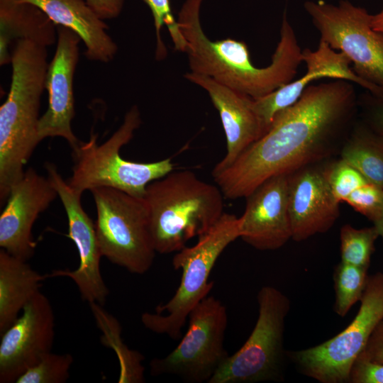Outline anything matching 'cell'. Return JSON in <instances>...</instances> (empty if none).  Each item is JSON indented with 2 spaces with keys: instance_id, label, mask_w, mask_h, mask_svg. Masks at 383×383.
<instances>
[{
  "instance_id": "28",
  "label": "cell",
  "mask_w": 383,
  "mask_h": 383,
  "mask_svg": "<svg viewBox=\"0 0 383 383\" xmlns=\"http://www.w3.org/2000/svg\"><path fill=\"white\" fill-rule=\"evenodd\" d=\"M323 166L324 174L332 194L339 203L368 183L365 177L350 164L339 158Z\"/></svg>"
},
{
  "instance_id": "22",
  "label": "cell",
  "mask_w": 383,
  "mask_h": 383,
  "mask_svg": "<svg viewBox=\"0 0 383 383\" xmlns=\"http://www.w3.org/2000/svg\"><path fill=\"white\" fill-rule=\"evenodd\" d=\"M45 275L27 261L0 250V334L19 317L25 306L38 292Z\"/></svg>"
},
{
  "instance_id": "18",
  "label": "cell",
  "mask_w": 383,
  "mask_h": 383,
  "mask_svg": "<svg viewBox=\"0 0 383 383\" xmlns=\"http://www.w3.org/2000/svg\"><path fill=\"white\" fill-rule=\"evenodd\" d=\"M184 77L203 88L218 111L226 138V153L212 172L222 170L266 133L254 109V99L205 75L191 72Z\"/></svg>"
},
{
  "instance_id": "13",
  "label": "cell",
  "mask_w": 383,
  "mask_h": 383,
  "mask_svg": "<svg viewBox=\"0 0 383 383\" xmlns=\"http://www.w3.org/2000/svg\"><path fill=\"white\" fill-rule=\"evenodd\" d=\"M54 338V311L48 298L40 291L16 321L1 334L0 382H16L51 352Z\"/></svg>"
},
{
  "instance_id": "26",
  "label": "cell",
  "mask_w": 383,
  "mask_h": 383,
  "mask_svg": "<svg viewBox=\"0 0 383 383\" xmlns=\"http://www.w3.org/2000/svg\"><path fill=\"white\" fill-rule=\"evenodd\" d=\"M379 237L374 226L355 228L349 224L343 225L340 231L341 261L369 269Z\"/></svg>"
},
{
  "instance_id": "11",
  "label": "cell",
  "mask_w": 383,
  "mask_h": 383,
  "mask_svg": "<svg viewBox=\"0 0 383 383\" xmlns=\"http://www.w3.org/2000/svg\"><path fill=\"white\" fill-rule=\"evenodd\" d=\"M187 321V331L177 347L165 357L151 360L150 374L209 383L229 356L224 348L226 308L219 299L208 296L190 312Z\"/></svg>"
},
{
  "instance_id": "6",
  "label": "cell",
  "mask_w": 383,
  "mask_h": 383,
  "mask_svg": "<svg viewBox=\"0 0 383 383\" xmlns=\"http://www.w3.org/2000/svg\"><path fill=\"white\" fill-rule=\"evenodd\" d=\"M141 123L140 112L134 105L106 141L98 145V135L95 133L91 134L87 142L80 141L72 149L74 164L67 184L81 194L87 189L106 187L143 198L148 184L172 172L174 165L171 158L135 162L120 155L121 148L131 141Z\"/></svg>"
},
{
  "instance_id": "17",
  "label": "cell",
  "mask_w": 383,
  "mask_h": 383,
  "mask_svg": "<svg viewBox=\"0 0 383 383\" xmlns=\"http://www.w3.org/2000/svg\"><path fill=\"white\" fill-rule=\"evenodd\" d=\"M339 204L329 188L323 166L314 164L289 174L292 239L300 242L329 231L339 217Z\"/></svg>"
},
{
  "instance_id": "36",
  "label": "cell",
  "mask_w": 383,
  "mask_h": 383,
  "mask_svg": "<svg viewBox=\"0 0 383 383\" xmlns=\"http://www.w3.org/2000/svg\"><path fill=\"white\" fill-rule=\"evenodd\" d=\"M372 223L373 226L376 228L379 236L382 238V240L383 242V207L379 216Z\"/></svg>"
},
{
  "instance_id": "9",
  "label": "cell",
  "mask_w": 383,
  "mask_h": 383,
  "mask_svg": "<svg viewBox=\"0 0 383 383\" xmlns=\"http://www.w3.org/2000/svg\"><path fill=\"white\" fill-rule=\"evenodd\" d=\"M360 302L355 318L340 333L318 345L288 354L302 374L321 383L349 382L354 361L383 320V272L368 276Z\"/></svg>"
},
{
  "instance_id": "12",
  "label": "cell",
  "mask_w": 383,
  "mask_h": 383,
  "mask_svg": "<svg viewBox=\"0 0 383 383\" xmlns=\"http://www.w3.org/2000/svg\"><path fill=\"white\" fill-rule=\"evenodd\" d=\"M48 177L55 188L65 210L68 221L67 236L74 243L79 257L75 270H58L45 274V278L66 277L77 285L83 300L104 306L109 290L100 269L101 253L94 223L83 209L81 193L64 180L53 163L47 162Z\"/></svg>"
},
{
  "instance_id": "20",
  "label": "cell",
  "mask_w": 383,
  "mask_h": 383,
  "mask_svg": "<svg viewBox=\"0 0 383 383\" xmlns=\"http://www.w3.org/2000/svg\"><path fill=\"white\" fill-rule=\"evenodd\" d=\"M39 7L56 26L75 32L85 45L89 60L111 61L118 47L109 35L108 25L84 0H20Z\"/></svg>"
},
{
  "instance_id": "3",
  "label": "cell",
  "mask_w": 383,
  "mask_h": 383,
  "mask_svg": "<svg viewBox=\"0 0 383 383\" xmlns=\"http://www.w3.org/2000/svg\"><path fill=\"white\" fill-rule=\"evenodd\" d=\"M47 47L21 39L11 48L10 89L0 107V204L23 177L38 144L40 97L48 67Z\"/></svg>"
},
{
  "instance_id": "2",
  "label": "cell",
  "mask_w": 383,
  "mask_h": 383,
  "mask_svg": "<svg viewBox=\"0 0 383 383\" xmlns=\"http://www.w3.org/2000/svg\"><path fill=\"white\" fill-rule=\"evenodd\" d=\"M203 0H187L177 23L186 43L192 72L205 75L254 99L291 82L303 62L295 31L284 13L280 39L265 67L254 65L247 45L231 38L212 41L201 26Z\"/></svg>"
},
{
  "instance_id": "34",
  "label": "cell",
  "mask_w": 383,
  "mask_h": 383,
  "mask_svg": "<svg viewBox=\"0 0 383 383\" xmlns=\"http://www.w3.org/2000/svg\"><path fill=\"white\" fill-rule=\"evenodd\" d=\"M87 4L102 19L116 18L121 12L124 0H84Z\"/></svg>"
},
{
  "instance_id": "14",
  "label": "cell",
  "mask_w": 383,
  "mask_h": 383,
  "mask_svg": "<svg viewBox=\"0 0 383 383\" xmlns=\"http://www.w3.org/2000/svg\"><path fill=\"white\" fill-rule=\"evenodd\" d=\"M58 196L47 177L33 168L25 170L11 188L0 216V247L10 255L28 261L35 252L33 226L39 214Z\"/></svg>"
},
{
  "instance_id": "16",
  "label": "cell",
  "mask_w": 383,
  "mask_h": 383,
  "mask_svg": "<svg viewBox=\"0 0 383 383\" xmlns=\"http://www.w3.org/2000/svg\"><path fill=\"white\" fill-rule=\"evenodd\" d=\"M289 174L270 178L246 199L240 238L258 250H275L292 238L289 213Z\"/></svg>"
},
{
  "instance_id": "30",
  "label": "cell",
  "mask_w": 383,
  "mask_h": 383,
  "mask_svg": "<svg viewBox=\"0 0 383 383\" xmlns=\"http://www.w3.org/2000/svg\"><path fill=\"white\" fill-rule=\"evenodd\" d=\"M345 202L373 223L383 207V189L368 182L353 192Z\"/></svg>"
},
{
  "instance_id": "19",
  "label": "cell",
  "mask_w": 383,
  "mask_h": 383,
  "mask_svg": "<svg viewBox=\"0 0 383 383\" xmlns=\"http://www.w3.org/2000/svg\"><path fill=\"white\" fill-rule=\"evenodd\" d=\"M302 59L306 66V72L303 76L265 96L254 99V109L266 132L275 116L293 105L313 81L332 78L355 83L365 89L370 88L368 82L355 73L350 67V61L343 53L333 50L322 40L315 50H303Z\"/></svg>"
},
{
  "instance_id": "23",
  "label": "cell",
  "mask_w": 383,
  "mask_h": 383,
  "mask_svg": "<svg viewBox=\"0 0 383 383\" xmlns=\"http://www.w3.org/2000/svg\"><path fill=\"white\" fill-rule=\"evenodd\" d=\"M340 157L369 183L383 189V135L356 120L340 150Z\"/></svg>"
},
{
  "instance_id": "1",
  "label": "cell",
  "mask_w": 383,
  "mask_h": 383,
  "mask_svg": "<svg viewBox=\"0 0 383 383\" xmlns=\"http://www.w3.org/2000/svg\"><path fill=\"white\" fill-rule=\"evenodd\" d=\"M352 82L309 84L279 112L268 131L228 167L212 172L224 198H245L270 178L323 162L337 152L357 120Z\"/></svg>"
},
{
  "instance_id": "31",
  "label": "cell",
  "mask_w": 383,
  "mask_h": 383,
  "mask_svg": "<svg viewBox=\"0 0 383 383\" xmlns=\"http://www.w3.org/2000/svg\"><path fill=\"white\" fill-rule=\"evenodd\" d=\"M358 112L361 120L383 135V96L366 91L358 96Z\"/></svg>"
},
{
  "instance_id": "25",
  "label": "cell",
  "mask_w": 383,
  "mask_h": 383,
  "mask_svg": "<svg viewBox=\"0 0 383 383\" xmlns=\"http://www.w3.org/2000/svg\"><path fill=\"white\" fill-rule=\"evenodd\" d=\"M368 269L340 261L334 268L333 279L335 291L333 309L344 317L360 301L364 293Z\"/></svg>"
},
{
  "instance_id": "10",
  "label": "cell",
  "mask_w": 383,
  "mask_h": 383,
  "mask_svg": "<svg viewBox=\"0 0 383 383\" xmlns=\"http://www.w3.org/2000/svg\"><path fill=\"white\" fill-rule=\"evenodd\" d=\"M304 9L320 40L343 53L361 79L383 89V33L372 28V15L348 0L306 1Z\"/></svg>"
},
{
  "instance_id": "4",
  "label": "cell",
  "mask_w": 383,
  "mask_h": 383,
  "mask_svg": "<svg viewBox=\"0 0 383 383\" xmlns=\"http://www.w3.org/2000/svg\"><path fill=\"white\" fill-rule=\"evenodd\" d=\"M223 195L189 170L171 172L148 184L146 203L156 252H177L223 214Z\"/></svg>"
},
{
  "instance_id": "33",
  "label": "cell",
  "mask_w": 383,
  "mask_h": 383,
  "mask_svg": "<svg viewBox=\"0 0 383 383\" xmlns=\"http://www.w3.org/2000/svg\"><path fill=\"white\" fill-rule=\"evenodd\" d=\"M360 355L371 362L383 364V320L371 334Z\"/></svg>"
},
{
  "instance_id": "32",
  "label": "cell",
  "mask_w": 383,
  "mask_h": 383,
  "mask_svg": "<svg viewBox=\"0 0 383 383\" xmlns=\"http://www.w3.org/2000/svg\"><path fill=\"white\" fill-rule=\"evenodd\" d=\"M349 382L383 383V364L371 362L360 354L352 365Z\"/></svg>"
},
{
  "instance_id": "21",
  "label": "cell",
  "mask_w": 383,
  "mask_h": 383,
  "mask_svg": "<svg viewBox=\"0 0 383 383\" xmlns=\"http://www.w3.org/2000/svg\"><path fill=\"white\" fill-rule=\"evenodd\" d=\"M26 39L45 47L57 43V26L37 6L20 0H0V65L11 63V48Z\"/></svg>"
},
{
  "instance_id": "5",
  "label": "cell",
  "mask_w": 383,
  "mask_h": 383,
  "mask_svg": "<svg viewBox=\"0 0 383 383\" xmlns=\"http://www.w3.org/2000/svg\"><path fill=\"white\" fill-rule=\"evenodd\" d=\"M240 218L223 213L197 243L177 252L172 259L175 270H181L179 285L165 304L156 306L154 313L141 316L143 326L158 334L178 339L190 312L209 296L214 283L210 274L218 258L234 240L240 238Z\"/></svg>"
},
{
  "instance_id": "35",
  "label": "cell",
  "mask_w": 383,
  "mask_h": 383,
  "mask_svg": "<svg viewBox=\"0 0 383 383\" xmlns=\"http://www.w3.org/2000/svg\"><path fill=\"white\" fill-rule=\"evenodd\" d=\"M371 25L373 29L383 33V9L377 14L372 15Z\"/></svg>"
},
{
  "instance_id": "7",
  "label": "cell",
  "mask_w": 383,
  "mask_h": 383,
  "mask_svg": "<svg viewBox=\"0 0 383 383\" xmlns=\"http://www.w3.org/2000/svg\"><path fill=\"white\" fill-rule=\"evenodd\" d=\"M90 192L96 205L94 226L102 256L131 273L148 272L156 251L144 198L106 187Z\"/></svg>"
},
{
  "instance_id": "24",
  "label": "cell",
  "mask_w": 383,
  "mask_h": 383,
  "mask_svg": "<svg viewBox=\"0 0 383 383\" xmlns=\"http://www.w3.org/2000/svg\"><path fill=\"white\" fill-rule=\"evenodd\" d=\"M90 308L103 335L101 342L111 348L117 355L120 364V383H140L144 381V357L130 350L121 338V328L118 321L97 303H90Z\"/></svg>"
},
{
  "instance_id": "29",
  "label": "cell",
  "mask_w": 383,
  "mask_h": 383,
  "mask_svg": "<svg viewBox=\"0 0 383 383\" xmlns=\"http://www.w3.org/2000/svg\"><path fill=\"white\" fill-rule=\"evenodd\" d=\"M150 8L154 18L156 33L155 56L157 60H163L167 55V49L162 40L160 32L164 26L169 33L177 50L184 52L186 43L179 30L177 21L171 11L170 0H142Z\"/></svg>"
},
{
  "instance_id": "27",
  "label": "cell",
  "mask_w": 383,
  "mask_h": 383,
  "mask_svg": "<svg viewBox=\"0 0 383 383\" xmlns=\"http://www.w3.org/2000/svg\"><path fill=\"white\" fill-rule=\"evenodd\" d=\"M73 361L70 353L50 352L20 376L16 383H64L70 377Z\"/></svg>"
},
{
  "instance_id": "15",
  "label": "cell",
  "mask_w": 383,
  "mask_h": 383,
  "mask_svg": "<svg viewBox=\"0 0 383 383\" xmlns=\"http://www.w3.org/2000/svg\"><path fill=\"white\" fill-rule=\"evenodd\" d=\"M57 31L56 50L45 79L48 106L40 118L38 138L41 141L48 137H61L74 149L80 142L72 131V121L75 113L73 78L82 40L66 27L57 26Z\"/></svg>"
},
{
  "instance_id": "8",
  "label": "cell",
  "mask_w": 383,
  "mask_h": 383,
  "mask_svg": "<svg viewBox=\"0 0 383 383\" xmlns=\"http://www.w3.org/2000/svg\"><path fill=\"white\" fill-rule=\"evenodd\" d=\"M258 316L241 348L229 355L209 383H253L282 379L284 332L289 298L272 286L257 295Z\"/></svg>"
}]
</instances>
